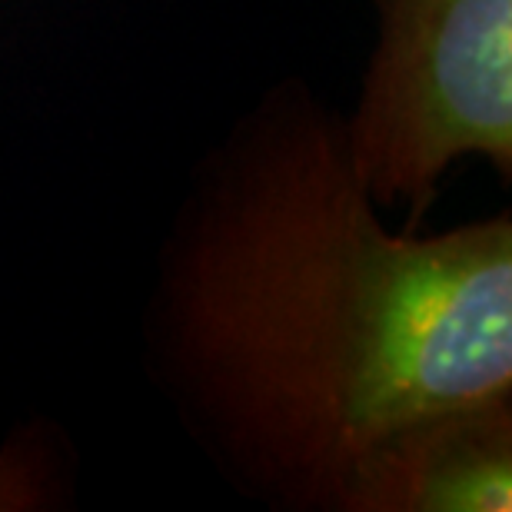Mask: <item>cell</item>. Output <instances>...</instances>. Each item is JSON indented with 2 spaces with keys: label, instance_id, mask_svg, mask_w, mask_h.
Wrapping results in <instances>:
<instances>
[{
  "label": "cell",
  "instance_id": "3",
  "mask_svg": "<svg viewBox=\"0 0 512 512\" xmlns=\"http://www.w3.org/2000/svg\"><path fill=\"white\" fill-rule=\"evenodd\" d=\"M512 393L406 419L360 459L340 512H509Z\"/></svg>",
  "mask_w": 512,
  "mask_h": 512
},
{
  "label": "cell",
  "instance_id": "2",
  "mask_svg": "<svg viewBox=\"0 0 512 512\" xmlns=\"http://www.w3.org/2000/svg\"><path fill=\"white\" fill-rule=\"evenodd\" d=\"M376 44L343 110L353 173L416 230L456 163L512 180V0H373Z\"/></svg>",
  "mask_w": 512,
  "mask_h": 512
},
{
  "label": "cell",
  "instance_id": "4",
  "mask_svg": "<svg viewBox=\"0 0 512 512\" xmlns=\"http://www.w3.org/2000/svg\"><path fill=\"white\" fill-rule=\"evenodd\" d=\"M74 489L70 446L50 419H27L0 443V512L64 509Z\"/></svg>",
  "mask_w": 512,
  "mask_h": 512
},
{
  "label": "cell",
  "instance_id": "1",
  "mask_svg": "<svg viewBox=\"0 0 512 512\" xmlns=\"http://www.w3.org/2000/svg\"><path fill=\"white\" fill-rule=\"evenodd\" d=\"M147 366L177 423L253 503L340 512L406 419L512 393V213L393 230L343 114L266 87L203 153L157 250Z\"/></svg>",
  "mask_w": 512,
  "mask_h": 512
}]
</instances>
